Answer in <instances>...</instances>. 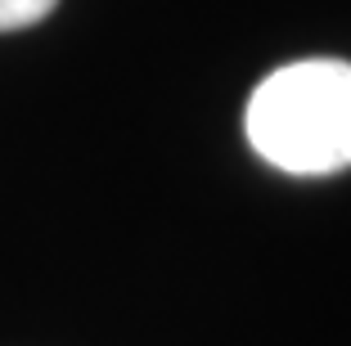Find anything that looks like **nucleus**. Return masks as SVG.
Returning <instances> with one entry per match:
<instances>
[{"mask_svg":"<svg viewBox=\"0 0 351 346\" xmlns=\"http://www.w3.org/2000/svg\"><path fill=\"white\" fill-rule=\"evenodd\" d=\"M243 131L261 162L289 175H329L351 166V63H284L248 95Z\"/></svg>","mask_w":351,"mask_h":346,"instance_id":"obj_1","label":"nucleus"},{"mask_svg":"<svg viewBox=\"0 0 351 346\" xmlns=\"http://www.w3.org/2000/svg\"><path fill=\"white\" fill-rule=\"evenodd\" d=\"M54 5H59V0H0V32L32 27V23H41Z\"/></svg>","mask_w":351,"mask_h":346,"instance_id":"obj_2","label":"nucleus"}]
</instances>
